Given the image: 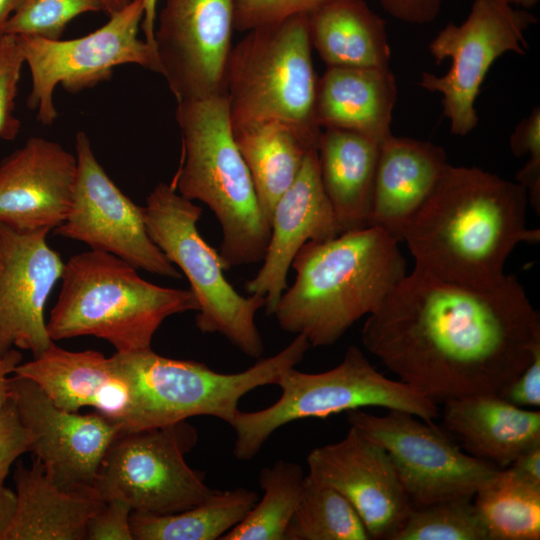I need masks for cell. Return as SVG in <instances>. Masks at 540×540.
Returning a JSON list of instances; mask_svg holds the SVG:
<instances>
[{"label": "cell", "mask_w": 540, "mask_h": 540, "mask_svg": "<svg viewBox=\"0 0 540 540\" xmlns=\"http://www.w3.org/2000/svg\"><path fill=\"white\" fill-rule=\"evenodd\" d=\"M364 348L437 402L498 394L540 349V316L515 275L472 287L416 268L367 316Z\"/></svg>", "instance_id": "6da1fadb"}, {"label": "cell", "mask_w": 540, "mask_h": 540, "mask_svg": "<svg viewBox=\"0 0 540 540\" xmlns=\"http://www.w3.org/2000/svg\"><path fill=\"white\" fill-rule=\"evenodd\" d=\"M528 204L518 182L448 164L401 242L422 272L450 283L493 286L506 277V260L518 244L540 240V230L527 227Z\"/></svg>", "instance_id": "7a4b0ae2"}, {"label": "cell", "mask_w": 540, "mask_h": 540, "mask_svg": "<svg viewBox=\"0 0 540 540\" xmlns=\"http://www.w3.org/2000/svg\"><path fill=\"white\" fill-rule=\"evenodd\" d=\"M398 243L376 226L305 243L291 264L295 281L273 312L280 328L311 347L336 343L406 275Z\"/></svg>", "instance_id": "3957f363"}, {"label": "cell", "mask_w": 540, "mask_h": 540, "mask_svg": "<svg viewBox=\"0 0 540 540\" xmlns=\"http://www.w3.org/2000/svg\"><path fill=\"white\" fill-rule=\"evenodd\" d=\"M177 103L182 159L171 185L213 212L221 228L217 252L225 271L261 262L271 223L235 142L225 95Z\"/></svg>", "instance_id": "277c9868"}, {"label": "cell", "mask_w": 540, "mask_h": 540, "mask_svg": "<svg viewBox=\"0 0 540 540\" xmlns=\"http://www.w3.org/2000/svg\"><path fill=\"white\" fill-rule=\"evenodd\" d=\"M197 310L190 289L153 284L117 256L90 250L65 262L46 326L53 341L94 336L118 353H132L150 349L168 317Z\"/></svg>", "instance_id": "5b68a950"}, {"label": "cell", "mask_w": 540, "mask_h": 540, "mask_svg": "<svg viewBox=\"0 0 540 540\" xmlns=\"http://www.w3.org/2000/svg\"><path fill=\"white\" fill-rule=\"evenodd\" d=\"M311 347L303 335L281 351L260 358L237 373H219L193 360L161 356L152 348L115 352L111 359L130 389V404L121 431L165 426L196 416H212L231 426L240 399L253 389L276 385Z\"/></svg>", "instance_id": "8992f818"}, {"label": "cell", "mask_w": 540, "mask_h": 540, "mask_svg": "<svg viewBox=\"0 0 540 540\" xmlns=\"http://www.w3.org/2000/svg\"><path fill=\"white\" fill-rule=\"evenodd\" d=\"M317 82L307 14L246 32L232 46L225 72L232 127L277 121L319 141Z\"/></svg>", "instance_id": "52a82bcc"}, {"label": "cell", "mask_w": 540, "mask_h": 540, "mask_svg": "<svg viewBox=\"0 0 540 540\" xmlns=\"http://www.w3.org/2000/svg\"><path fill=\"white\" fill-rule=\"evenodd\" d=\"M281 396L261 410L238 411L233 454L238 460L254 458L279 428L306 418H327L366 407L411 413L433 422L439 415L435 401L400 380L384 376L356 346L348 347L342 361L320 373L294 368L281 375Z\"/></svg>", "instance_id": "ba28073f"}, {"label": "cell", "mask_w": 540, "mask_h": 540, "mask_svg": "<svg viewBox=\"0 0 540 540\" xmlns=\"http://www.w3.org/2000/svg\"><path fill=\"white\" fill-rule=\"evenodd\" d=\"M143 214L152 241L190 284L199 331L219 333L245 355L260 358L264 344L255 318L265 298L243 296L227 281L218 252L197 228L202 208L171 184L159 183L147 196Z\"/></svg>", "instance_id": "9c48e42d"}, {"label": "cell", "mask_w": 540, "mask_h": 540, "mask_svg": "<svg viewBox=\"0 0 540 540\" xmlns=\"http://www.w3.org/2000/svg\"><path fill=\"white\" fill-rule=\"evenodd\" d=\"M197 442L187 420L120 431L101 460L94 489L103 501L121 499L138 512L165 515L196 506L217 492L185 460Z\"/></svg>", "instance_id": "30bf717a"}, {"label": "cell", "mask_w": 540, "mask_h": 540, "mask_svg": "<svg viewBox=\"0 0 540 540\" xmlns=\"http://www.w3.org/2000/svg\"><path fill=\"white\" fill-rule=\"evenodd\" d=\"M536 22L533 14L502 1L475 0L462 24H447L430 42L434 60L450 58L451 67L442 76L423 72L419 85L442 94L452 134L464 136L477 126L475 101L490 67L507 52L525 54V32Z\"/></svg>", "instance_id": "8fae6325"}, {"label": "cell", "mask_w": 540, "mask_h": 540, "mask_svg": "<svg viewBox=\"0 0 540 540\" xmlns=\"http://www.w3.org/2000/svg\"><path fill=\"white\" fill-rule=\"evenodd\" d=\"M143 16L142 1L132 0L103 26L76 39L17 35L32 78L27 105L37 109L42 125H51L57 117L53 93L58 84L68 92H79L106 80L113 68L123 64L160 72L155 51L138 38Z\"/></svg>", "instance_id": "7c38bea8"}, {"label": "cell", "mask_w": 540, "mask_h": 540, "mask_svg": "<svg viewBox=\"0 0 540 540\" xmlns=\"http://www.w3.org/2000/svg\"><path fill=\"white\" fill-rule=\"evenodd\" d=\"M350 426L388 454L412 507L470 497L500 470L464 453L433 422L400 410L347 411Z\"/></svg>", "instance_id": "4fadbf2b"}, {"label": "cell", "mask_w": 540, "mask_h": 540, "mask_svg": "<svg viewBox=\"0 0 540 540\" xmlns=\"http://www.w3.org/2000/svg\"><path fill=\"white\" fill-rule=\"evenodd\" d=\"M77 171L70 210L53 231L102 251L137 269L179 279L182 274L150 238L143 206L127 197L98 162L89 138L78 132Z\"/></svg>", "instance_id": "5bb4252c"}, {"label": "cell", "mask_w": 540, "mask_h": 540, "mask_svg": "<svg viewBox=\"0 0 540 540\" xmlns=\"http://www.w3.org/2000/svg\"><path fill=\"white\" fill-rule=\"evenodd\" d=\"M233 30V0H165L155 50L177 102L224 94Z\"/></svg>", "instance_id": "9a60e30c"}, {"label": "cell", "mask_w": 540, "mask_h": 540, "mask_svg": "<svg viewBox=\"0 0 540 540\" xmlns=\"http://www.w3.org/2000/svg\"><path fill=\"white\" fill-rule=\"evenodd\" d=\"M9 390L27 432L29 452L62 489H92L101 460L120 432L103 414L56 406L33 381L12 374Z\"/></svg>", "instance_id": "2e32d148"}, {"label": "cell", "mask_w": 540, "mask_h": 540, "mask_svg": "<svg viewBox=\"0 0 540 540\" xmlns=\"http://www.w3.org/2000/svg\"><path fill=\"white\" fill-rule=\"evenodd\" d=\"M307 466V476L351 503L371 539L390 540L413 508L386 451L352 426L338 442L314 448Z\"/></svg>", "instance_id": "e0dca14e"}, {"label": "cell", "mask_w": 540, "mask_h": 540, "mask_svg": "<svg viewBox=\"0 0 540 540\" xmlns=\"http://www.w3.org/2000/svg\"><path fill=\"white\" fill-rule=\"evenodd\" d=\"M49 232H22L0 223V356L12 348L40 355L53 342L45 307L65 263Z\"/></svg>", "instance_id": "ac0fdd59"}, {"label": "cell", "mask_w": 540, "mask_h": 540, "mask_svg": "<svg viewBox=\"0 0 540 540\" xmlns=\"http://www.w3.org/2000/svg\"><path fill=\"white\" fill-rule=\"evenodd\" d=\"M76 156L31 137L0 163V223L22 232L57 228L72 203Z\"/></svg>", "instance_id": "d6986e66"}, {"label": "cell", "mask_w": 540, "mask_h": 540, "mask_svg": "<svg viewBox=\"0 0 540 540\" xmlns=\"http://www.w3.org/2000/svg\"><path fill=\"white\" fill-rule=\"evenodd\" d=\"M270 222L271 233L262 266L246 282L245 289L250 295L263 296L266 313L273 315L288 287V272L301 247L340 234L321 183L317 149L307 153L296 180L277 201Z\"/></svg>", "instance_id": "ffe728a7"}, {"label": "cell", "mask_w": 540, "mask_h": 540, "mask_svg": "<svg viewBox=\"0 0 540 540\" xmlns=\"http://www.w3.org/2000/svg\"><path fill=\"white\" fill-rule=\"evenodd\" d=\"M13 374L33 381L56 406L74 412L92 407L121 431L130 389L111 356L96 350L69 351L53 341L40 355L21 362Z\"/></svg>", "instance_id": "44dd1931"}, {"label": "cell", "mask_w": 540, "mask_h": 540, "mask_svg": "<svg viewBox=\"0 0 540 540\" xmlns=\"http://www.w3.org/2000/svg\"><path fill=\"white\" fill-rule=\"evenodd\" d=\"M443 147L391 135L379 146L370 226L402 241L404 229L429 197L445 168Z\"/></svg>", "instance_id": "7402d4cb"}, {"label": "cell", "mask_w": 540, "mask_h": 540, "mask_svg": "<svg viewBox=\"0 0 540 540\" xmlns=\"http://www.w3.org/2000/svg\"><path fill=\"white\" fill-rule=\"evenodd\" d=\"M16 507L1 540H86L89 520L103 501L95 489L65 490L34 457L13 473Z\"/></svg>", "instance_id": "603a6c76"}, {"label": "cell", "mask_w": 540, "mask_h": 540, "mask_svg": "<svg viewBox=\"0 0 540 540\" xmlns=\"http://www.w3.org/2000/svg\"><path fill=\"white\" fill-rule=\"evenodd\" d=\"M443 422L469 455L500 469L540 444V411L513 405L498 394L446 400Z\"/></svg>", "instance_id": "cb8c5ba5"}, {"label": "cell", "mask_w": 540, "mask_h": 540, "mask_svg": "<svg viewBox=\"0 0 540 540\" xmlns=\"http://www.w3.org/2000/svg\"><path fill=\"white\" fill-rule=\"evenodd\" d=\"M396 99L389 68L327 67L317 82L316 122L321 129L351 131L381 144L392 135Z\"/></svg>", "instance_id": "d4e9b609"}, {"label": "cell", "mask_w": 540, "mask_h": 540, "mask_svg": "<svg viewBox=\"0 0 540 540\" xmlns=\"http://www.w3.org/2000/svg\"><path fill=\"white\" fill-rule=\"evenodd\" d=\"M379 146L355 132L321 131L317 146L320 179L340 233L370 226Z\"/></svg>", "instance_id": "484cf974"}, {"label": "cell", "mask_w": 540, "mask_h": 540, "mask_svg": "<svg viewBox=\"0 0 540 540\" xmlns=\"http://www.w3.org/2000/svg\"><path fill=\"white\" fill-rule=\"evenodd\" d=\"M307 20L312 48L327 67L389 68L386 23L364 0H327Z\"/></svg>", "instance_id": "4316f807"}, {"label": "cell", "mask_w": 540, "mask_h": 540, "mask_svg": "<svg viewBox=\"0 0 540 540\" xmlns=\"http://www.w3.org/2000/svg\"><path fill=\"white\" fill-rule=\"evenodd\" d=\"M232 129L261 208L271 221L277 201L296 180L307 153L317 149L318 141L294 126L277 121Z\"/></svg>", "instance_id": "83f0119b"}, {"label": "cell", "mask_w": 540, "mask_h": 540, "mask_svg": "<svg viewBox=\"0 0 540 540\" xmlns=\"http://www.w3.org/2000/svg\"><path fill=\"white\" fill-rule=\"evenodd\" d=\"M259 500L245 487L217 490L206 501L181 512L157 515L133 511L134 540H217L240 523Z\"/></svg>", "instance_id": "f1b7e54d"}, {"label": "cell", "mask_w": 540, "mask_h": 540, "mask_svg": "<svg viewBox=\"0 0 540 540\" xmlns=\"http://www.w3.org/2000/svg\"><path fill=\"white\" fill-rule=\"evenodd\" d=\"M473 502L490 540L540 539V485L512 467L500 469Z\"/></svg>", "instance_id": "f546056e"}, {"label": "cell", "mask_w": 540, "mask_h": 540, "mask_svg": "<svg viewBox=\"0 0 540 540\" xmlns=\"http://www.w3.org/2000/svg\"><path fill=\"white\" fill-rule=\"evenodd\" d=\"M305 473L295 462L278 460L259 474L264 491L246 517L221 540H285L286 528L303 489Z\"/></svg>", "instance_id": "4dcf8cb0"}, {"label": "cell", "mask_w": 540, "mask_h": 540, "mask_svg": "<svg viewBox=\"0 0 540 540\" xmlns=\"http://www.w3.org/2000/svg\"><path fill=\"white\" fill-rule=\"evenodd\" d=\"M351 503L335 489L305 476L285 540H370Z\"/></svg>", "instance_id": "1f68e13d"}, {"label": "cell", "mask_w": 540, "mask_h": 540, "mask_svg": "<svg viewBox=\"0 0 540 540\" xmlns=\"http://www.w3.org/2000/svg\"><path fill=\"white\" fill-rule=\"evenodd\" d=\"M390 540H490L473 498L461 497L412 508Z\"/></svg>", "instance_id": "d6a6232c"}, {"label": "cell", "mask_w": 540, "mask_h": 540, "mask_svg": "<svg viewBox=\"0 0 540 540\" xmlns=\"http://www.w3.org/2000/svg\"><path fill=\"white\" fill-rule=\"evenodd\" d=\"M99 11L104 12L101 0H25L9 18L4 34L57 40L75 17Z\"/></svg>", "instance_id": "836d02e7"}, {"label": "cell", "mask_w": 540, "mask_h": 540, "mask_svg": "<svg viewBox=\"0 0 540 540\" xmlns=\"http://www.w3.org/2000/svg\"><path fill=\"white\" fill-rule=\"evenodd\" d=\"M23 63L17 35L4 34L0 40V138L4 140H13L20 130L14 103Z\"/></svg>", "instance_id": "e575fe53"}, {"label": "cell", "mask_w": 540, "mask_h": 540, "mask_svg": "<svg viewBox=\"0 0 540 540\" xmlns=\"http://www.w3.org/2000/svg\"><path fill=\"white\" fill-rule=\"evenodd\" d=\"M327 0H233L234 30L248 32L299 14H308Z\"/></svg>", "instance_id": "d590c367"}, {"label": "cell", "mask_w": 540, "mask_h": 540, "mask_svg": "<svg viewBox=\"0 0 540 540\" xmlns=\"http://www.w3.org/2000/svg\"><path fill=\"white\" fill-rule=\"evenodd\" d=\"M26 452H29L28 435L10 396L0 411V485L14 462Z\"/></svg>", "instance_id": "8d00e7d4"}, {"label": "cell", "mask_w": 540, "mask_h": 540, "mask_svg": "<svg viewBox=\"0 0 540 540\" xmlns=\"http://www.w3.org/2000/svg\"><path fill=\"white\" fill-rule=\"evenodd\" d=\"M133 509L121 499H109L91 517L87 540H134L130 517Z\"/></svg>", "instance_id": "74e56055"}, {"label": "cell", "mask_w": 540, "mask_h": 540, "mask_svg": "<svg viewBox=\"0 0 540 540\" xmlns=\"http://www.w3.org/2000/svg\"><path fill=\"white\" fill-rule=\"evenodd\" d=\"M498 395L522 408L540 407V349L525 369L509 382Z\"/></svg>", "instance_id": "f35d334b"}, {"label": "cell", "mask_w": 540, "mask_h": 540, "mask_svg": "<svg viewBox=\"0 0 540 540\" xmlns=\"http://www.w3.org/2000/svg\"><path fill=\"white\" fill-rule=\"evenodd\" d=\"M510 150L515 157L528 155L529 160L540 161V108L535 107L522 119L509 138Z\"/></svg>", "instance_id": "ab89813d"}, {"label": "cell", "mask_w": 540, "mask_h": 540, "mask_svg": "<svg viewBox=\"0 0 540 540\" xmlns=\"http://www.w3.org/2000/svg\"><path fill=\"white\" fill-rule=\"evenodd\" d=\"M444 0H379L382 8L399 21L411 24L432 22Z\"/></svg>", "instance_id": "60d3db41"}, {"label": "cell", "mask_w": 540, "mask_h": 540, "mask_svg": "<svg viewBox=\"0 0 540 540\" xmlns=\"http://www.w3.org/2000/svg\"><path fill=\"white\" fill-rule=\"evenodd\" d=\"M510 467L525 479L540 485V444L518 456Z\"/></svg>", "instance_id": "b9f144b4"}, {"label": "cell", "mask_w": 540, "mask_h": 540, "mask_svg": "<svg viewBox=\"0 0 540 540\" xmlns=\"http://www.w3.org/2000/svg\"><path fill=\"white\" fill-rule=\"evenodd\" d=\"M22 362V354L12 348L0 356V411L10 397L9 378Z\"/></svg>", "instance_id": "7bdbcfd3"}, {"label": "cell", "mask_w": 540, "mask_h": 540, "mask_svg": "<svg viewBox=\"0 0 540 540\" xmlns=\"http://www.w3.org/2000/svg\"><path fill=\"white\" fill-rule=\"evenodd\" d=\"M16 494L4 484L0 485V540L5 533L15 511Z\"/></svg>", "instance_id": "ee69618b"}, {"label": "cell", "mask_w": 540, "mask_h": 540, "mask_svg": "<svg viewBox=\"0 0 540 540\" xmlns=\"http://www.w3.org/2000/svg\"><path fill=\"white\" fill-rule=\"evenodd\" d=\"M144 7V16L141 28L145 37V42L155 51L154 32L157 18L158 0H141ZM157 55V54H156Z\"/></svg>", "instance_id": "f6af8a7d"}, {"label": "cell", "mask_w": 540, "mask_h": 540, "mask_svg": "<svg viewBox=\"0 0 540 540\" xmlns=\"http://www.w3.org/2000/svg\"><path fill=\"white\" fill-rule=\"evenodd\" d=\"M25 0H0V40L4 35L9 18L20 8Z\"/></svg>", "instance_id": "bcb514c9"}, {"label": "cell", "mask_w": 540, "mask_h": 540, "mask_svg": "<svg viewBox=\"0 0 540 540\" xmlns=\"http://www.w3.org/2000/svg\"><path fill=\"white\" fill-rule=\"evenodd\" d=\"M132 0H101L104 12L109 16L127 6Z\"/></svg>", "instance_id": "7dc6e473"}, {"label": "cell", "mask_w": 540, "mask_h": 540, "mask_svg": "<svg viewBox=\"0 0 540 540\" xmlns=\"http://www.w3.org/2000/svg\"><path fill=\"white\" fill-rule=\"evenodd\" d=\"M509 5L521 6L523 8H531L535 6L539 0H499Z\"/></svg>", "instance_id": "c3c4849f"}]
</instances>
